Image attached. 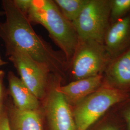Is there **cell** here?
Here are the masks:
<instances>
[{
	"mask_svg": "<svg viewBox=\"0 0 130 130\" xmlns=\"http://www.w3.org/2000/svg\"><path fill=\"white\" fill-rule=\"evenodd\" d=\"M61 12L71 23L78 18L88 0H54Z\"/></svg>",
	"mask_w": 130,
	"mask_h": 130,
	"instance_id": "obj_14",
	"label": "cell"
},
{
	"mask_svg": "<svg viewBox=\"0 0 130 130\" xmlns=\"http://www.w3.org/2000/svg\"><path fill=\"white\" fill-rule=\"evenodd\" d=\"M130 39V17L121 18L108 27L104 42L107 51L115 54L122 49Z\"/></svg>",
	"mask_w": 130,
	"mask_h": 130,
	"instance_id": "obj_11",
	"label": "cell"
},
{
	"mask_svg": "<svg viewBox=\"0 0 130 130\" xmlns=\"http://www.w3.org/2000/svg\"><path fill=\"white\" fill-rule=\"evenodd\" d=\"M113 108L114 107L86 130H127L119 107Z\"/></svg>",
	"mask_w": 130,
	"mask_h": 130,
	"instance_id": "obj_13",
	"label": "cell"
},
{
	"mask_svg": "<svg viewBox=\"0 0 130 130\" xmlns=\"http://www.w3.org/2000/svg\"><path fill=\"white\" fill-rule=\"evenodd\" d=\"M107 62V51L103 44L90 41H80L68 65L67 76L72 81L100 74Z\"/></svg>",
	"mask_w": 130,
	"mask_h": 130,
	"instance_id": "obj_6",
	"label": "cell"
},
{
	"mask_svg": "<svg viewBox=\"0 0 130 130\" xmlns=\"http://www.w3.org/2000/svg\"><path fill=\"white\" fill-rule=\"evenodd\" d=\"M52 87L45 97V110L51 130H76L72 107L56 89L60 79L51 74Z\"/></svg>",
	"mask_w": 130,
	"mask_h": 130,
	"instance_id": "obj_7",
	"label": "cell"
},
{
	"mask_svg": "<svg viewBox=\"0 0 130 130\" xmlns=\"http://www.w3.org/2000/svg\"><path fill=\"white\" fill-rule=\"evenodd\" d=\"M23 13L31 23L40 24L46 28L69 65L78 46L79 38L72 23L65 18L54 0H29Z\"/></svg>",
	"mask_w": 130,
	"mask_h": 130,
	"instance_id": "obj_2",
	"label": "cell"
},
{
	"mask_svg": "<svg viewBox=\"0 0 130 130\" xmlns=\"http://www.w3.org/2000/svg\"><path fill=\"white\" fill-rule=\"evenodd\" d=\"M105 83L116 88L130 91V49L112 64Z\"/></svg>",
	"mask_w": 130,
	"mask_h": 130,
	"instance_id": "obj_12",
	"label": "cell"
},
{
	"mask_svg": "<svg viewBox=\"0 0 130 130\" xmlns=\"http://www.w3.org/2000/svg\"><path fill=\"white\" fill-rule=\"evenodd\" d=\"M122 104V107H119L120 111L125 121L126 129L130 130V98Z\"/></svg>",
	"mask_w": 130,
	"mask_h": 130,
	"instance_id": "obj_16",
	"label": "cell"
},
{
	"mask_svg": "<svg viewBox=\"0 0 130 130\" xmlns=\"http://www.w3.org/2000/svg\"><path fill=\"white\" fill-rule=\"evenodd\" d=\"M130 10V0L110 1V17L115 22Z\"/></svg>",
	"mask_w": 130,
	"mask_h": 130,
	"instance_id": "obj_15",
	"label": "cell"
},
{
	"mask_svg": "<svg viewBox=\"0 0 130 130\" xmlns=\"http://www.w3.org/2000/svg\"><path fill=\"white\" fill-rule=\"evenodd\" d=\"M5 77V71L3 70H0V107L5 104L4 87V80Z\"/></svg>",
	"mask_w": 130,
	"mask_h": 130,
	"instance_id": "obj_18",
	"label": "cell"
},
{
	"mask_svg": "<svg viewBox=\"0 0 130 130\" xmlns=\"http://www.w3.org/2000/svg\"><path fill=\"white\" fill-rule=\"evenodd\" d=\"M0 130H11L5 103L0 109Z\"/></svg>",
	"mask_w": 130,
	"mask_h": 130,
	"instance_id": "obj_17",
	"label": "cell"
},
{
	"mask_svg": "<svg viewBox=\"0 0 130 130\" xmlns=\"http://www.w3.org/2000/svg\"><path fill=\"white\" fill-rule=\"evenodd\" d=\"M110 11V1L88 0L78 18L72 23L79 40L103 44Z\"/></svg>",
	"mask_w": 130,
	"mask_h": 130,
	"instance_id": "obj_4",
	"label": "cell"
},
{
	"mask_svg": "<svg viewBox=\"0 0 130 130\" xmlns=\"http://www.w3.org/2000/svg\"><path fill=\"white\" fill-rule=\"evenodd\" d=\"M9 91L14 106L19 110L30 111L39 110L40 100L12 71L7 74Z\"/></svg>",
	"mask_w": 130,
	"mask_h": 130,
	"instance_id": "obj_9",
	"label": "cell"
},
{
	"mask_svg": "<svg viewBox=\"0 0 130 130\" xmlns=\"http://www.w3.org/2000/svg\"><path fill=\"white\" fill-rule=\"evenodd\" d=\"M2 5L5 20L0 22V38L5 43V51L18 49L26 52L35 60L46 65L52 74L64 82L68 65L63 53L54 50L35 32L13 0H3Z\"/></svg>",
	"mask_w": 130,
	"mask_h": 130,
	"instance_id": "obj_1",
	"label": "cell"
},
{
	"mask_svg": "<svg viewBox=\"0 0 130 130\" xmlns=\"http://www.w3.org/2000/svg\"><path fill=\"white\" fill-rule=\"evenodd\" d=\"M11 130H43L40 109L24 111L14 106L13 102L6 104Z\"/></svg>",
	"mask_w": 130,
	"mask_h": 130,
	"instance_id": "obj_10",
	"label": "cell"
},
{
	"mask_svg": "<svg viewBox=\"0 0 130 130\" xmlns=\"http://www.w3.org/2000/svg\"><path fill=\"white\" fill-rule=\"evenodd\" d=\"M5 15L4 14V12L3 11H0V15Z\"/></svg>",
	"mask_w": 130,
	"mask_h": 130,
	"instance_id": "obj_20",
	"label": "cell"
},
{
	"mask_svg": "<svg viewBox=\"0 0 130 130\" xmlns=\"http://www.w3.org/2000/svg\"><path fill=\"white\" fill-rule=\"evenodd\" d=\"M7 64V62H5V61L3 60L2 59V58H1V56H0V67L3 66H4V65H6V64Z\"/></svg>",
	"mask_w": 130,
	"mask_h": 130,
	"instance_id": "obj_19",
	"label": "cell"
},
{
	"mask_svg": "<svg viewBox=\"0 0 130 130\" xmlns=\"http://www.w3.org/2000/svg\"><path fill=\"white\" fill-rule=\"evenodd\" d=\"M130 98V91L113 87L105 83L72 107L76 130H86L112 107Z\"/></svg>",
	"mask_w": 130,
	"mask_h": 130,
	"instance_id": "obj_3",
	"label": "cell"
},
{
	"mask_svg": "<svg viewBox=\"0 0 130 130\" xmlns=\"http://www.w3.org/2000/svg\"><path fill=\"white\" fill-rule=\"evenodd\" d=\"M4 105H3V106H4ZM3 106H2V107H3ZM0 107V109H1V107Z\"/></svg>",
	"mask_w": 130,
	"mask_h": 130,
	"instance_id": "obj_21",
	"label": "cell"
},
{
	"mask_svg": "<svg viewBox=\"0 0 130 130\" xmlns=\"http://www.w3.org/2000/svg\"><path fill=\"white\" fill-rule=\"evenodd\" d=\"M5 54L25 85L39 100L44 98L52 74L48 67L18 49L6 50Z\"/></svg>",
	"mask_w": 130,
	"mask_h": 130,
	"instance_id": "obj_5",
	"label": "cell"
},
{
	"mask_svg": "<svg viewBox=\"0 0 130 130\" xmlns=\"http://www.w3.org/2000/svg\"><path fill=\"white\" fill-rule=\"evenodd\" d=\"M60 83L57 84L56 89L73 107L99 88L103 84V79L100 74L71 81L64 85H61Z\"/></svg>",
	"mask_w": 130,
	"mask_h": 130,
	"instance_id": "obj_8",
	"label": "cell"
}]
</instances>
